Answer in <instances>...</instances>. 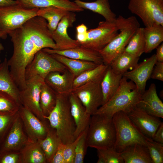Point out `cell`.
<instances>
[{"label": "cell", "instance_id": "6da1fadb", "mask_svg": "<svg viewBox=\"0 0 163 163\" xmlns=\"http://www.w3.org/2000/svg\"><path fill=\"white\" fill-rule=\"evenodd\" d=\"M13 46L12 56L8 60L10 73L20 91L26 86L25 72L28 65L38 51L30 39L23 25L9 32Z\"/></svg>", "mask_w": 163, "mask_h": 163}, {"label": "cell", "instance_id": "7a4b0ae2", "mask_svg": "<svg viewBox=\"0 0 163 163\" xmlns=\"http://www.w3.org/2000/svg\"><path fill=\"white\" fill-rule=\"evenodd\" d=\"M69 94H57L55 107L49 115L44 117L50 126L55 130L62 143L64 145L75 139V125L71 112Z\"/></svg>", "mask_w": 163, "mask_h": 163}, {"label": "cell", "instance_id": "3957f363", "mask_svg": "<svg viewBox=\"0 0 163 163\" xmlns=\"http://www.w3.org/2000/svg\"><path fill=\"white\" fill-rule=\"evenodd\" d=\"M141 94L134 83L123 76L117 92L105 104L101 106L94 114L112 117L116 113L122 111L127 114L130 112L141 99Z\"/></svg>", "mask_w": 163, "mask_h": 163}, {"label": "cell", "instance_id": "277c9868", "mask_svg": "<svg viewBox=\"0 0 163 163\" xmlns=\"http://www.w3.org/2000/svg\"><path fill=\"white\" fill-rule=\"evenodd\" d=\"M116 140L112 117L99 114L91 115L86 133L88 146L96 149L114 146Z\"/></svg>", "mask_w": 163, "mask_h": 163}, {"label": "cell", "instance_id": "5b68a950", "mask_svg": "<svg viewBox=\"0 0 163 163\" xmlns=\"http://www.w3.org/2000/svg\"><path fill=\"white\" fill-rule=\"evenodd\" d=\"M112 119L116 132L114 147L117 152L121 153L127 146L135 144L146 146L147 137L133 124L127 113L122 111L117 112Z\"/></svg>", "mask_w": 163, "mask_h": 163}, {"label": "cell", "instance_id": "8992f818", "mask_svg": "<svg viewBox=\"0 0 163 163\" xmlns=\"http://www.w3.org/2000/svg\"><path fill=\"white\" fill-rule=\"evenodd\" d=\"M126 20L127 18L120 15L114 23L100 21L97 27L88 30L87 39L80 46L99 51L117 35Z\"/></svg>", "mask_w": 163, "mask_h": 163}, {"label": "cell", "instance_id": "52a82bcc", "mask_svg": "<svg viewBox=\"0 0 163 163\" xmlns=\"http://www.w3.org/2000/svg\"><path fill=\"white\" fill-rule=\"evenodd\" d=\"M140 27L134 16L127 18L120 32L104 48L98 51L104 64L109 66L111 62L123 53L132 36Z\"/></svg>", "mask_w": 163, "mask_h": 163}, {"label": "cell", "instance_id": "ba28073f", "mask_svg": "<svg viewBox=\"0 0 163 163\" xmlns=\"http://www.w3.org/2000/svg\"><path fill=\"white\" fill-rule=\"evenodd\" d=\"M39 9L27 8L18 4L0 7V31L7 35L37 16Z\"/></svg>", "mask_w": 163, "mask_h": 163}, {"label": "cell", "instance_id": "9c48e42d", "mask_svg": "<svg viewBox=\"0 0 163 163\" xmlns=\"http://www.w3.org/2000/svg\"><path fill=\"white\" fill-rule=\"evenodd\" d=\"M128 8L145 27L155 23L163 26V0H129Z\"/></svg>", "mask_w": 163, "mask_h": 163}, {"label": "cell", "instance_id": "30bf717a", "mask_svg": "<svg viewBox=\"0 0 163 163\" xmlns=\"http://www.w3.org/2000/svg\"><path fill=\"white\" fill-rule=\"evenodd\" d=\"M47 25L44 18L37 16L30 19L23 25L38 51L46 48L56 49L55 43Z\"/></svg>", "mask_w": 163, "mask_h": 163}, {"label": "cell", "instance_id": "8fae6325", "mask_svg": "<svg viewBox=\"0 0 163 163\" xmlns=\"http://www.w3.org/2000/svg\"><path fill=\"white\" fill-rule=\"evenodd\" d=\"M67 68L50 53L43 50L37 51L25 72L26 80L36 75L44 79L50 73L54 71L63 72Z\"/></svg>", "mask_w": 163, "mask_h": 163}, {"label": "cell", "instance_id": "7c38bea8", "mask_svg": "<svg viewBox=\"0 0 163 163\" xmlns=\"http://www.w3.org/2000/svg\"><path fill=\"white\" fill-rule=\"evenodd\" d=\"M44 79L38 75L26 80L25 88L20 91L19 97L22 106L28 110L42 121L44 117L40 106V87Z\"/></svg>", "mask_w": 163, "mask_h": 163}, {"label": "cell", "instance_id": "4fadbf2b", "mask_svg": "<svg viewBox=\"0 0 163 163\" xmlns=\"http://www.w3.org/2000/svg\"><path fill=\"white\" fill-rule=\"evenodd\" d=\"M101 82H90L74 88L75 94L85 107L87 112L94 114L102 105L103 95Z\"/></svg>", "mask_w": 163, "mask_h": 163}, {"label": "cell", "instance_id": "5bb4252c", "mask_svg": "<svg viewBox=\"0 0 163 163\" xmlns=\"http://www.w3.org/2000/svg\"><path fill=\"white\" fill-rule=\"evenodd\" d=\"M28 140L18 112L11 127L0 143V153L20 151Z\"/></svg>", "mask_w": 163, "mask_h": 163}, {"label": "cell", "instance_id": "9a60e30c", "mask_svg": "<svg viewBox=\"0 0 163 163\" xmlns=\"http://www.w3.org/2000/svg\"><path fill=\"white\" fill-rule=\"evenodd\" d=\"M18 112L28 139L39 141L45 138L50 127L48 121H41L22 106Z\"/></svg>", "mask_w": 163, "mask_h": 163}, {"label": "cell", "instance_id": "2e32d148", "mask_svg": "<svg viewBox=\"0 0 163 163\" xmlns=\"http://www.w3.org/2000/svg\"><path fill=\"white\" fill-rule=\"evenodd\" d=\"M76 14L69 11L61 20L55 30L52 33L56 45L55 50H63L79 46V42L71 38L68 34L69 27L72 26L76 20Z\"/></svg>", "mask_w": 163, "mask_h": 163}, {"label": "cell", "instance_id": "e0dca14e", "mask_svg": "<svg viewBox=\"0 0 163 163\" xmlns=\"http://www.w3.org/2000/svg\"><path fill=\"white\" fill-rule=\"evenodd\" d=\"M155 54L145 59L123 76L135 84L136 88L142 94L145 91L146 82L150 78L152 69L157 62Z\"/></svg>", "mask_w": 163, "mask_h": 163}, {"label": "cell", "instance_id": "ac0fdd59", "mask_svg": "<svg viewBox=\"0 0 163 163\" xmlns=\"http://www.w3.org/2000/svg\"><path fill=\"white\" fill-rule=\"evenodd\" d=\"M127 114L140 132L145 137L152 139L162 123L159 118L151 115L136 107Z\"/></svg>", "mask_w": 163, "mask_h": 163}, {"label": "cell", "instance_id": "d6986e66", "mask_svg": "<svg viewBox=\"0 0 163 163\" xmlns=\"http://www.w3.org/2000/svg\"><path fill=\"white\" fill-rule=\"evenodd\" d=\"M136 107L151 115L163 118V103L158 95L155 84L152 83L141 94Z\"/></svg>", "mask_w": 163, "mask_h": 163}, {"label": "cell", "instance_id": "ffe728a7", "mask_svg": "<svg viewBox=\"0 0 163 163\" xmlns=\"http://www.w3.org/2000/svg\"><path fill=\"white\" fill-rule=\"evenodd\" d=\"M75 77L67 69L63 72H53L44 79V82L57 94H70L73 89Z\"/></svg>", "mask_w": 163, "mask_h": 163}, {"label": "cell", "instance_id": "44dd1931", "mask_svg": "<svg viewBox=\"0 0 163 163\" xmlns=\"http://www.w3.org/2000/svg\"><path fill=\"white\" fill-rule=\"evenodd\" d=\"M69 100L71 114L75 125L76 139L88 128L91 115L87 112L80 101L72 92L69 94Z\"/></svg>", "mask_w": 163, "mask_h": 163}, {"label": "cell", "instance_id": "7402d4cb", "mask_svg": "<svg viewBox=\"0 0 163 163\" xmlns=\"http://www.w3.org/2000/svg\"><path fill=\"white\" fill-rule=\"evenodd\" d=\"M42 50L49 53H55L71 59L91 62L98 65L104 64L98 52L80 46L63 50L49 48Z\"/></svg>", "mask_w": 163, "mask_h": 163}, {"label": "cell", "instance_id": "603a6c76", "mask_svg": "<svg viewBox=\"0 0 163 163\" xmlns=\"http://www.w3.org/2000/svg\"><path fill=\"white\" fill-rule=\"evenodd\" d=\"M0 91L10 95L20 106V90L10 73L6 57L0 63Z\"/></svg>", "mask_w": 163, "mask_h": 163}, {"label": "cell", "instance_id": "cb8c5ba5", "mask_svg": "<svg viewBox=\"0 0 163 163\" xmlns=\"http://www.w3.org/2000/svg\"><path fill=\"white\" fill-rule=\"evenodd\" d=\"M121 154L124 163H153L147 146L142 144L129 145Z\"/></svg>", "mask_w": 163, "mask_h": 163}, {"label": "cell", "instance_id": "d4e9b609", "mask_svg": "<svg viewBox=\"0 0 163 163\" xmlns=\"http://www.w3.org/2000/svg\"><path fill=\"white\" fill-rule=\"evenodd\" d=\"M122 76V75L115 73L110 66H108L100 84L103 95L102 105L110 99L117 92Z\"/></svg>", "mask_w": 163, "mask_h": 163}, {"label": "cell", "instance_id": "484cf974", "mask_svg": "<svg viewBox=\"0 0 163 163\" xmlns=\"http://www.w3.org/2000/svg\"><path fill=\"white\" fill-rule=\"evenodd\" d=\"M74 2L84 9L89 10L100 14L104 18L106 21L111 23L117 21L116 15L111 9L108 0H96L92 2L75 0Z\"/></svg>", "mask_w": 163, "mask_h": 163}, {"label": "cell", "instance_id": "4316f807", "mask_svg": "<svg viewBox=\"0 0 163 163\" xmlns=\"http://www.w3.org/2000/svg\"><path fill=\"white\" fill-rule=\"evenodd\" d=\"M20 152L22 163H47L45 154L38 141L28 139Z\"/></svg>", "mask_w": 163, "mask_h": 163}, {"label": "cell", "instance_id": "83f0119b", "mask_svg": "<svg viewBox=\"0 0 163 163\" xmlns=\"http://www.w3.org/2000/svg\"><path fill=\"white\" fill-rule=\"evenodd\" d=\"M50 54L66 67L75 77L98 65L91 62L71 59L55 53Z\"/></svg>", "mask_w": 163, "mask_h": 163}, {"label": "cell", "instance_id": "f1b7e54d", "mask_svg": "<svg viewBox=\"0 0 163 163\" xmlns=\"http://www.w3.org/2000/svg\"><path fill=\"white\" fill-rule=\"evenodd\" d=\"M144 32L145 41L144 53H150L163 41V26L154 24L144 28Z\"/></svg>", "mask_w": 163, "mask_h": 163}, {"label": "cell", "instance_id": "f546056e", "mask_svg": "<svg viewBox=\"0 0 163 163\" xmlns=\"http://www.w3.org/2000/svg\"><path fill=\"white\" fill-rule=\"evenodd\" d=\"M139 59V57L123 52L113 59L109 66L115 73L123 75L128 70H131L137 66Z\"/></svg>", "mask_w": 163, "mask_h": 163}, {"label": "cell", "instance_id": "4dcf8cb0", "mask_svg": "<svg viewBox=\"0 0 163 163\" xmlns=\"http://www.w3.org/2000/svg\"><path fill=\"white\" fill-rule=\"evenodd\" d=\"M69 11L54 6L39 8L37 16L44 18L47 21L48 28L52 33L56 29L62 19Z\"/></svg>", "mask_w": 163, "mask_h": 163}, {"label": "cell", "instance_id": "1f68e13d", "mask_svg": "<svg viewBox=\"0 0 163 163\" xmlns=\"http://www.w3.org/2000/svg\"><path fill=\"white\" fill-rule=\"evenodd\" d=\"M108 66L104 64L86 71L75 77L73 89L90 82H101Z\"/></svg>", "mask_w": 163, "mask_h": 163}, {"label": "cell", "instance_id": "d6a6232c", "mask_svg": "<svg viewBox=\"0 0 163 163\" xmlns=\"http://www.w3.org/2000/svg\"><path fill=\"white\" fill-rule=\"evenodd\" d=\"M57 94L45 82L41 85L40 106L44 117L48 116L55 107Z\"/></svg>", "mask_w": 163, "mask_h": 163}, {"label": "cell", "instance_id": "836d02e7", "mask_svg": "<svg viewBox=\"0 0 163 163\" xmlns=\"http://www.w3.org/2000/svg\"><path fill=\"white\" fill-rule=\"evenodd\" d=\"M49 163L62 142L55 129L50 127L46 137L38 141Z\"/></svg>", "mask_w": 163, "mask_h": 163}, {"label": "cell", "instance_id": "e575fe53", "mask_svg": "<svg viewBox=\"0 0 163 163\" xmlns=\"http://www.w3.org/2000/svg\"><path fill=\"white\" fill-rule=\"evenodd\" d=\"M145 44L144 28L140 27L131 37L124 52L139 57L144 53Z\"/></svg>", "mask_w": 163, "mask_h": 163}, {"label": "cell", "instance_id": "d590c367", "mask_svg": "<svg viewBox=\"0 0 163 163\" xmlns=\"http://www.w3.org/2000/svg\"><path fill=\"white\" fill-rule=\"evenodd\" d=\"M18 4L27 8H40L51 6L62 7L64 0H16Z\"/></svg>", "mask_w": 163, "mask_h": 163}, {"label": "cell", "instance_id": "8d00e7d4", "mask_svg": "<svg viewBox=\"0 0 163 163\" xmlns=\"http://www.w3.org/2000/svg\"><path fill=\"white\" fill-rule=\"evenodd\" d=\"M21 106L10 95L0 91V113L15 114Z\"/></svg>", "mask_w": 163, "mask_h": 163}, {"label": "cell", "instance_id": "74e56055", "mask_svg": "<svg viewBox=\"0 0 163 163\" xmlns=\"http://www.w3.org/2000/svg\"><path fill=\"white\" fill-rule=\"evenodd\" d=\"M97 149V156L103 159L104 163H124L121 153L117 152L114 146Z\"/></svg>", "mask_w": 163, "mask_h": 163}, {"label": "cell", "instance_id": "f35d334b", "mask_svg": "<svg viewBox=\"0 0 163 163\" xmlns=\"http://www.w3.org/2000/svg\"><path fill=\"white\" fill-rule=\"evenodd\" d=\"M146 146L153 163H163V144L147 137Z\"/></svg>", "mask_w": 163, "mask_h": 163}, {"label": "cell", "instance_id": "ab89813d", "mask_svg": "<svg viewBox=\"0 0 163 163\" xmlns=\"http://www.w3.org/2000/svg\"><path fill=\"white\" fill-rule=\"evenodd\" d=\"M18 114L0 113V143L2 142Z\"/></svg>", "mask_w": 163, "mask_h": 163}, {"label": "cell", "instance_id": "60d3db41", "mask_svg": "<svg viewBox=\"0 0 163 163\" xmlns=\"http://www.w3.org/2000/svg\"><path fill=\"white\" fill-rule=\"evenodd\" d=\"M88 128L83 132L76 145L74 163L84 162L88 147L86 142V133Z\"/></svg>", "mask_w": 163, "mask_h": 163}, {"label": "cell", "instance_id": "b9f144b4", "mask_svg": "<svg viewBox=\"0 0 163 163\" xmlns=\"http://www.w3.org/2000/svg\"><path fill=\"white\" fill-rule=\"evenodd\" d=\"M83 132L73 142L64 145L63 153L65 163H74L76 147Z\"/></svg>", "mask_w": 163, "mask_h": 163}, {"label": "cell", "instance_id": "7bdbcfd3", "mask_svg": "<svg viewBox=\"0 0 163 163\" xmlns=\"http://www.w3.org/2000/svg\"><path fill=\"white\" fill-rule=\"evenodd\" d=\"M0 163H22L20 151L0 153Z\"/></svg>", "mask_w": 163, "mask_h": 163}, {"label": "cell", "instance_id": "ee69618b", "mask_svg": "<svg viewBox=\"0 0 163 163\" xmlns=\"http://www.w3.org/2000/svg\"><path fill=\"white\" fill-rule=\"evenodd\" d=\"M151 78L163 81V62L157 61L150 76Z\"/></svg>", "mask_w": 163, "mask_h": 163}, {"label": "cell", "instance_id": "f6af8a7d", "mask_svg": "<svg viewBox=\"0 0 163 163\" xmlns=\"http://www.w3.org/2000/svg\"><path fill=\"white\" fill-rule=\"evenodd\" d=\"M64 145L62 143L60 144L49 163H65L63 153Z\"/></svg>", "mask_w": 163, "mask_h": 163}, {"label": "cell", "instance_id": "bcb514c9", "mask_svg": "<svg viewBox=\"0 0 163 163\" xmlns=\"http://www.w3.org/2000/svg\"><path fill=\"white\" fill-rule=\"evenodd\" d=\"M152 139L158 143L163 144V123L162 122L158 127Z\"/></svg>", "mask_w": 163, "mask_h": 163}, {"label": "cell", "instance_id": "7dc6e473", "mask_svg": "<svg viewBox=\"0 0 163 163\" xmlns=\"http://www.w3.org/2000/svg\"><path fill=\"white\" fill-rule=\"evenodd\" d=\"M155 56L157 61L163 62V43L160 45L156 48Z\"/></svg>", "mask_w": 163, "mask_h": 163}, {"label": "cell", "instance_id": "c3c4849f", "mask_svg": "<svg viewBox=\"0 0 163 163\" xmlns=\"http://www.w3.org/2000/svg\"><path fill=\"white\" fill-rule=\"evenodd\" d=\"M17 2L14 0H0V7L18 4Z\"/></svg>", "mask_w": 163, "mask_h": 163}, {"label": "cell", "instance_id": "681fc988", "mask_svg": "<svg viewBox=\"0 0 163 163\" xmlns=\"http://www.w3.org/2000/svg\"><path fill=\"white\" fill-rule=\"evenodd\" d=\"M76 40L80 43V44L85 42L87 38V32L85 33H77Z\"/></svg>", "mask_w": 163, "mask_h": 163}, {"label": "cell", "instance_id": "f907efd6", "mask_svg": "<svg viewBox=\"0 0 163 163\" xmlns=\"http://www.w3.org/2000/svg\"><path fill=\"white\" fill-rule=\"evenodd\" d=\"M87 27L84 24H82L79 25L76 27L77 33H85L87 32Z\"/></svg>", "mask_w": 163, "mask_h": 163}, {"label": "cell", "instance_id": "816d5d0a", "mask_svg": "<svg viewBox=\"0 0 163 163\" xmlns=\"http://www.w3.org/2000/svg\"><path fill=\"white\" fill-rule=\"evenodd\" d=\"M7 34L0 31V38L5 39L7 37Z\"/></svg>", "mask_w": 163, "mask_h": 163}, {"label": "cell", "instance_id": "f5cc1de1", "mask_svg": "<svg viewBox=\"0 0 163 163\" xmlns=\"http://www.w3.org/2000/svg\"><path fill=\"white\" fill-rule=\"evenodd\" d=\"M4 49V47L2 44V43L0 41V54L1 52V51L2 50H3ZM1 60L0 59V63H1Z\"/></svg>", "mask_w": 163, "mask_h": 163}]
</instances>
